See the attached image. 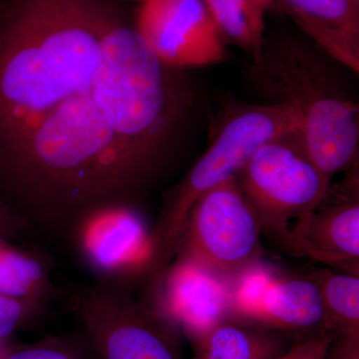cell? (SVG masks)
<instances>
[{
    "label": "cell",
    "mask_w": 359,
    "mask_h": 359,
    "mask_svg": "<svg viewBox=\"0 0 359 359\" xmlns=\"http://www.w3.org/2000/svg\"><path fill=\"white\" fill-rule=\"evenodd\" d=\"M325 55L359 72V0H273Z\"/></svg>",
    "instance_id": "cell-10"
},
{
    "label": "cell",
    "mask_w": 359,
    "mask_h": 359,
    "mask_svg": "<svg viewBox=\"0 0 359 359\" xmlns=\"http://www.w3.org/2000/svg\"><path fill=\"white\" fill-rule=\"evenodd\" d=\"M237 180L262 226L285 244L327 198L332 181L309 157L299 131L262 146Z\"/></svg>",
    "instance_id": "cell-5"
},
{
    "label": "cell",
    "mask_w": 359,
    "mask_h": 359,
    "mask_svg": "<svg viewBox=\"0 0 359 359\" xmlns=\"http://www.w3.org/2000/svg\"><path fill=\"white\" fill-rule=\"evenodd\" d=\"M332 342L328 334L316 335L295 344L276 359H327Z\"/></svg>",
    "instance_id": "cell-18"
},
{
    "label": "cell",
    "mask_w": 359,
    "mask_h": 359,
    "mask_svg": "<svg viewBox=\"0 0 359 359\" xmlns=\"http://www.w3.org/2000/svg\"><path fill=\"white\" fill-rule=\"evenodd\" d=\"M191 89L110 0H0V204L74 249L165 176Z\"/></svg>",
    "instance_id": "cell-1"
},
{
    "label": "cell",
    "mask_w": 359,
    "mask_h": 359,
    "mask_svg": "<svg viewBox=\"0 0 359 359\" xmlns=\"http://www.w3.org/2000/svg\"><path fill=\"white\" fill-rule=\"evenodd\" d=\"M334 359H359L358 339H346L344 346Z\"/></svg>",
    "instance_id": "cell-20"
},
{
    "label": "cell",
    "mask_w": 359,
    "mask_h": 359,
    "mask_svg": "<svg viewBox=\"0 0 359 359\" xmlns=\"http://www.w3.org/2000/svg\"><path fill=\"white\" fill-rule=\"evenodd\" d=\"M294 131H299V118L285 104L229 106L209 148L165 197L150 235V255L144 271L152 283H164L196 201L215 187L237 178L264 144Z\"/></svg>",
    "instance_id": "cell-3"
},
{
    "label": "cell",
    "mask_w": 359,
    "mask_h": 359,
    "mask_svg": "<svg viewBox=\"0 0 359 359\" xmlns=\"http://www.w3.org/2000/svg\"><path fill=\"white\" fill-rule=\"evenodd\" d=\"M238 309L283 330H309L330 323L320 287L313 280L266 278Z\"/></svg>",
    "instance_id": "cell-11"
},
{
    "label": "cell",
    "mask_w": 359,
    "mask_h": 359,
    "mask_svg": "<svg viewBox=\"0 0 359 359\" xmlns=\"http://www.w3.org/2000/svg\"><path fill=\"white\" fill-rule=\"evenodd\" d=\"M139 210L115 207L97 214L80 233L75 249L98 278L127 280L133 271H145L150 236L141 224Z\"/></svg>",
    "instance_id": "cell-8"
},
{
    "label": "cell",
    "mask_w": 359,
    "mask_h": 359,
    "mask_svg": "<svg viewBox=\"0 0 359 359\" xmlns=\"http://www.w3.org/2000/svg\"><path fill=\"white\" fill-rule=\"evenodd\" d=\"M25 228L20 219L0 204V240L7 241L18 236L20 231H25Z\"/></svg>",
    "instance_id": "cell-19"
},
{
    "label": "cell",
    "mask_w": 359,
    "mask_h": 359,
    "mask_svg": "<svg viewBox=\"0 0 359 359\" xmlns=\"http://www.w3.org/2000/svg\"><path fill=\"white\" fill-rule=\"evenodd\" d=\"M197 359H276L275 337L235 323H219L197 339Z\"/></svg>",
    "instance_id": "cell-13"
},
{
    "label": "cell",
    "mask_w": 359,
    "mask_h": 359,
    "mask_svg": "<svg viewBox=\"0 0 359 359\" xmlns=\"http://www.w3.org/2000/svg\"><path fill=\"white\" fill-rule=\"evenodd\" d=\"M1 359H98L79 330L32 344L6 346Z\"/></svg>",
    "instance_id": "cell-16"
},
{
    "label": "cell",
    "mask_w": 359,
    "mask_h": 359,
    "mask_svg": "<svg viewBox=\"0 0 359 359\" xmlns=\"http://www.w3.org/2000/svg\"><path fill=\"white\" fill-rule=\"evenodd\" d=\"M250 6L259 15L266 16L269 9L273 8V0H249Z\"/></svg>",
    "instance_id": "cell-21"
},
{
    "label": "cell",
    "mask_w": 359,
    "mask_h": 359,
    "mask_svg": "<svg viewBox=\"0 0 359 359\" xmlns=\"http://www.w3.org/2000/svg\"><path fill=\"white\" fill-rule=\"evenodd\" d=\"M50 259L0 240V294L51 306L63 297L50 278Z\"/></svg>",
    "instance_id": "cell-12"
},
{
    "label": "cell",
    "mask_w": 359,
    "mask_h": 359,
    "mask_svg": "<svg viewBox=\"0 0 359 359\" xmlns=\"http://www.w3.org/2000/svg\"><path fill=\"white\" fill-rule=\"evenodd\" d=\"M250 78L266 102L294 111L304 149L332 178L353 167L359 146L358 104L347 96L332 67L318 52L299 42L264 44Z\"/></svg>",
    "instance_id": "cell-2"
},
{
    "label": "cell",
    "mask_w": 359,
    "mask_h": 359,
    "mask_svg": "<svg viewBox=\"0 0 359 359\" xmlns=\"http://www.w3.org/2000/svg\"><path fill=\"white\" fill-rule=\"evenodd\" d=\"M6 342L0 341V359H1L2 354H4V349H6Z\"/></svg>",
    "instance_id": "cell-22"
},
{
    "label": "cell",
    "mask_w": 359,
    "mask_h": 359,
    "mask_svg": "<svg viewBox=\"0 0 359 359\" xmlns=\"http://www.w3.org/2000/svg\"><path fill=\"white\" fill-rule=\"evenodd\" d=\"M110 1H113V2H118V4H121V2H125V1H141V0H110Z\"/></svg>",
    "instance_id": "cell-23"
},
{
    "label": "cell",
    "mask_w": 359,
    "mask_h": 359,
    "mask_svg": "<svg viewBox=\"0 0 359 359\" xmlns=\"http://www.w3.org/2000/svg\"><path fill=\"white\" fill-rule=\"evenodd\" d=\"M261 231L237 178L229 180L203 194L191 209L180 242L183 262L219 273L243 271L259 256Z\"/></svg>",
    "instance_id": "cell-6"
},
{
    "label": "cell",
    "mask_w": 359,
    "mask_h": 359,
    "mask_svg": "<svg viewBox=\"0 0 359 359\" xmlns=\"http://www.w3.org/2000/svg\"><path fill=\"white\" fill-rule=\"evenodd\" d=\"M133 22L149 49L170 67H201L226 58L224 40L203 0H141Z\"/></svg>",
    "instance_id": "cell-7"
},
{
    "label": "cell",
    "mask_w": 359,
    "mask_h": 359,
    "mask_svg": "<svg viewBox=\"0 0 359 359\" xmlns=\"http://www.w3.org/2000/svg\"><path fill=\"white\" fill-rule=\"evenodd\" d=\"M314 282L323 294L328 320L339 325L346 339H358L359 332V278L353 275L320 273Z\"/></svg>",
    "instance_id": "cell-15"
},
{
    "label": "cell",
    "mask_w": 359,
    "mask_h": 359,
    "mask_svg": "<svg viewBox=\"0 0 359 359\" xmlns=\"http://www.w3.org/2000/svg\"><path fill=\"white\" fill-rule=\"evenodd\" d=\"M69 299L98 359H184L173 321L138 301L127 280L98 278Z\"/></svg>",
    "instance_id": "cell-4"
},
{
    "label": "cell",
    "mask_w": 359,
    "mask_h": 359,
    "mask_svg": "<svg viewBox=\"0 0 359 359\" xmlns=\"http://www.w3.org/2000/svg\"><path fill=\"white\" fill-rule=\"evenodd\" d=\"M203 1L223 39L244 49L252 56V65L257 63L263 53L264 18L249 0Z\"/></svg>",
    "instance_id": "cell-14"
},
{
    "label": "cell",
    "mask_w": 359,
    "mask_h": 359,
    "mask_svg": "<svg viewBox=\"0 0 359 359\" xmlns=\"http://www.w3.org/2000/svg\"><path fill=\"white\" fill-rule=\"evenodd\" d=\"M51 311V306L27 299L0 294V341L36 325Z\"/></svg>",
    "instance_id": "cell-17"
},
{
    "label": "cell",
    "mask_w": 359,
    "mask_h": 359,
    "mask_svg": "<svg viewBox=\"0 0 359 359\" xmlns=\"http://www.w3.org/2000/svg\"><path fill=\"white\" fill-rule=\"evenodd\" d=\"M335 200L328 197L302 222L287 245L299 254L325 264H342L359 257L358 182H347Z\"/></svg>",
    "instance_id": "cell-9"
}]
</instances>
